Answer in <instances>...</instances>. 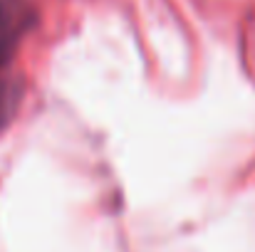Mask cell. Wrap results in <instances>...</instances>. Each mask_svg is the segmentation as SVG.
I'll return each instance as SVG.
<instances>
[{
    "instance_id": "6da1fadb",
    "label": "cell",
    "mask_w": 255,
    "mask_h": 252,
    "mask_svg": "<svg viewBox=\"0 0 255 252\" xmlns=\"http://www.w3.org/2000/svg\"><path fill=\"white\" fill-rule=\"evenodd\" d=\"M37 25L30 0H0V67H7L25 35Z\"/></svg>"
},
{
    "instance_id": "7a4b0ae2",
    "label": "cell",
    "mask_w": 255,
    "mask_h": 252,
    "mask_svg": "<svg viewBox=\"0 0 255 252\" xmlns=\"http://www.w3.org/2000/svg\"><path fill=\"white\" fill-rule=\"evenodd\" d=\"M22 99V84L12 77H0V129L15 116Z\"/></svg>"
}]
</instances>
